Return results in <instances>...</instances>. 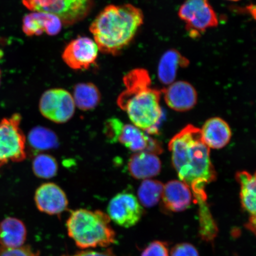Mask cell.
<instances>
[{"instance_id": "6da1fadb", "label": "cell", "mask_w": 256, "mask_h": 256, "mask_svg": "<svg viewBox=\"0 0 256 256\" xmlns=\"http://www.w3.org/2000/svg\"><path fill=\"white\" fill-rule=\"evenodd\" d=\"M168 149L178 178L190 188L199 204L200 234L204 238H212L218 230L207 204L206 188L216 180V174L200 130L188 124L172 138Z\"/></svg>"}, {"instance_id": "7a4b0ae2", "label": "cell", "mask_w": 256, "mask_h": 256, "mask_svg": "<svg viewBox=\"0 0 256 256\" xmlns=\"http://www.w3.org/2000/svg\"><path fill=\"white\" fill-rule=\"evenodd\" d=\"M123 81L126 89L118 97V105L134 126L146 134H158L162 117L160 105L162 91L152 88L149 73L142 68L128 72Z\"/></svg>"}, {"instance_id": "3957f363", "label": "cell", "mask_w": 256, "mask_h": 256, "mask_svg": "<svg viewBox=\"0 0 256 256\" xmlns=\"http://www.w3.org/2000/svg\"><path fill=\"white\" fill-rule=\"evenodd\" d=\"M144 20L142 11L135 6L108 5L96 16L90 31L101 52L116 56L133 40Z\"/></svg>"}, {"instance_id": "277c9868", "label": "cell", "mask_w": 256, "mask_h": 256, "mask_svg": "<svg viewBox=\"0 0 256 256\" xmlns=\"http://www.w3.org/2000/svg\"><path fill=\"white\" fill-rule=\"evenodd\" d=\"M66 227L69 236L80 248H106L116 242L110 218L101 210L72 211Z\"/></svg>"}, {"instance_id": "5b68a950", "label": "cell", "mask_w": 256, "mask_h": 256, "mask_svg": "<svg viewBox=\"0 0 256 256\" xmlns=\"http://www.w3.org/2000/svg\"><path fill=\"white\" fill-rule=\"evenodd\" d=\"M22 117L16 114L0 122V168L26 158V139L20 128Z\"/></svg>"}, {"instance_id": "8992f818", "label": "cell", "mask_w": 256, "mask_h": 256, "mask_svg": "<svg viewBox=\"0 0 256 256\" xmlns=\"http://www.w3.org/2000/svg\"><path fill=\"white\" fill-rule=\"evenodd\" d=\"M32 12H48L57 16L63 24L72 25L88 14L92 0H22Z\"/></svg>"}, {"instance_id": "52a82bcc", "label": "cell", "mask_w": 256, "mask_h": 256, "mask_svg": "<svg viewBox=\"0 0 256 256\" xmlns=\"http://www.w3.org/2000/svg\"><path fill=\"white\" fill-rule=\"evenodd\" d=\"M178 14L192 38L200 37L208 28L216 27L219 23L209 0H186Z\"/></svg>"}, {"instance_id": "ba28073f", "label": "cell", "mask_w": 256, "mask_h": 256, "mask_svg": "<svg viewBox=\"0 0 256 256\" xmlns=\"http://www.w3.org/2000/svg\"><path fill=\"white\" fill-rule=\"evenodd\" d=\"M76 104L72 95L63 88H52L44 92L40 100V114L56 124H64L72 119Z\"/></svg>"}, {"instance_id": "9c48e42d", "label": "cell", "mask_w": 256, "mask_h": 256, "mask_svg": "<svg viewBox=\"0 0 256 256\" xmlns=\"http://www.w3.org/2000/svg\"><path fill=\"white\" fill-rule=\"evenodd\" d=\"M110 220L124 228L135 226L143 216L144 210L136 196L128 192L115 195L108 206Z\"/></svg>"}, {"instance_id": "30bf717a", "label": "cell", "mask_w": 256, "mask_h": 256, "mask_svg": "<svg viewBox=\"0 0 256 256\" xmlns=\"http://www.w3.org/2000/svg\"><path fill=\"white\" fill-rule=\"evenodd\" d=\"M98 51L94 40L80 36L67 44L63 51L62 58L67 66L72 70H87L95 64Z\"/></svg>"}, {"instance_id": "8fae6325", "label": "cell", "mask_w": 256, "mask_h": 256, "mask_svg": "<svg viewBox=\"0 0 256 256\" xmlns=\"http://www.w3.org/2000/svg\"><path fill=\"white\" fill-rule=\"evenodd\" d=\"M34 200L38 210L49 215L62 214L68 206L65 192L54 183L40 186L35 192Z\"/></svg>"}, {"instance_id": "7c38bea8", "label": "cell", "mask_w": 256, "mask_h": 256, "mask_svg": "<svg viewBox=\"0 0 256 256\" xmlns=\"http://www.w3.org/2000/svg\"><path fill=\"white\" fill-rule=\"evenodd\" d=\"M162 90L166 103L172 110L188 111L194 108L197 103V92L190 82L184 81L174 82Z\"/></svg>"}, {"instance_id": "4fadbf2b", "label": "cell", "mask_w": 256, "mask_h": 256, "mask_svg": "<svg viewBox=\"0 0 256 256\" xmlns=\"http://www.w3.org/2000/svg\"><path fill=\"white\" fill-rule=\"evenodd\" d=\"M62 22L57 16L42 12H32L23 19L22 30L28 36H40L46 34L50 36L58 34Z\"/></svg>"}, {"instance_id": "5bb4252c", "label": "cell", "mask_w": 256, "mask_h": 256, "mask_svg": "<svg viewBox=\"0 0 256 256\" xmlns=\"http://www.w3.org/2000/svg\"><path fill=\"white\" fill-rule=\"evenodd\" d=\"M119 142L133 152H147L156 154L162 152L158 142L147 136L134 124H123L117 138Z\"/></svg>"}, {"instance_id": "9a60e30c", "label": "cell", "mask_w": 256, "mask_h": 256, "mask_svg": "<svg viewBox=\"0 0 256 256\" xmlns=\"http://www.w3.org/2000/svg\"><path fill=\"white\" fill-rule=\"evenodd\" d=\"M162 198L166 209L179 212L190 207L192 194L190 188L183 182L172 180L164 186Z\"/></svg>"}, {"instance_id": "2e32d148", "label": "cell", "mask_w": 256, "mask_h": 256, "mask_svg": "<svg viewBox=\"0 0 256 256\" xmlns=\"http://www.w3.org/2000/svg\"><path fill=\"white\" fill-rule=\"evenodd\" d=\"M128 167L133 178L146 180L159 174L161 172L162 163L154 153L137 152L130 156Z\"/></svg>"}, {"instance_id": "e0dca14e", "label": "cell", "mask_w": 256, "mask_h": 256, "mask_svg": "<svg viewBox=\"0 0 256 256\" xmlns=\"http://www.w3.org/2000/svg\"><path fill=\"white\" fill-rule=\"evenodd\" d=\"M200 132L204 142L210 149L224 148L229 143L232 136L228 124L220 118H210L206 120Z\"/></svg>"}, {"instance_id": "ac0fdd59", "label": "cell", "mask_w": 256, "mask_h": 256, "mask_svg": "<svg viewBox=\"0 0 256 256\" xmlns=\"http://www.w3.org/2000/svg\"><path fill=\"white\" fill-rule=\"evenodd\" d=\"M26 228L23 222L8 217L0 223V244L6 248L22 247L26 239Z\"/></svg>"}, {"instance_id": "d6986e66", "label": "cell", "mask_w": 256, "mask_h": 256, "mask_svg": "<svg viewBox=\"0 0 256 256\" xmlns=\"http://www.w3.org/2000/svg\"><path fill=\"white\" fill-rule=\"evenodd\" d=\"M190 62L178 51L168 50L162 57L158 67V76L160 82L170 85L174 82L177 72L180 67L187 66Z\"/></svg>"}, {"instance_id": "ffe728a7", "label": "cell", "mask_w": 256, "mask_h": 256, "mask_svg": "<svg viewBox=\"0 0 256 256\" xmlns=\"http://www.w3.org/2000/svg\"><path fill=\"white\" fill-rule=\"evenodd\" d=\"M236 177L240 186V198L242 208L250 217L256 216V174L239 172Z\"/></svg>"}, {"instance_id": "44dd1931", "label": "cell", "mask_w": 256, "mask_h": 256, "mask_svg": "<svg viewBox=\"0 0 256 256\" xmlns=\"http://www.w3.org/2000/svg\"><path fill=\"white\" fill-rule=\"evenodd\" d=\"M72 97L76 106L83 111L94 110L100 104L101 94L97 86L92 82H82L74 88Z\"/></svg>"}, {"instance_id": "7402d4cb", "label": "cell", "mask_w": 256, "mask_h": 256, "mask_svg": "<svg viewBox=\"0 0 256 256\" xmlns=\"http://www.w3.org/2000/svg\"><path fill=\"white\" fill-rule=\"evenodd\" d=\"M164 184L161 182L151 179L144 180L138 190V197L140 204L146 208L156 206L161 200Z\"/></svg>"}, {"instance_id": "603a6c76", "label": "cell", "mask_w": 256, "mask_h": 256, "mask_svg": "<svg viewBox=\"0 0 256 256\" xmlns=\"http://www.w3.org/2000/svg\"><path fill=\"white\" fill-rule=\"evenodd\" d=\"M28 142L32 148L37 150L52 149L56 148L58 144L55 132L42 126L35 127L30 131Z\"/></svg>"}, {"instance_id": "cb8c5ba5", "label": "cell", "mask_w": 256, "mask_h": 256, "mask_svg": "<svg viewBox=\"0 0 256 256\" xmlns=\"http://www.w3.org/2000/svg\"><path fill=\"white\" fill-rule=\"evenodd\" d=\"M56 160L46 154H40L35 156L32 163V168L37 177L49 179L55 177L58 172Z\"/></svg>"}, {"instance_id": "d4e9b609", "label": "cell", "mask_w": 256, "mask_h": 256, "mask_svg": "<svg viewBox=\"0 0 256 256\" xmlns=\"http://www.w3.org/2000/svg\"><path fill=\"white\" fill-rule=\"evenodd\" d=\"M124 124L117 118H110L104 124V134L110 142H116Z\"/></svg>"}, {"instance_id": "484cf974", "label": "cell", "mask_w": 256, "mask_h": 256, "mask_svg": "<svg viewBox=\"0 0 256 256\" xmlns=\"http://www.w3.org/2000/svg\"><path fill=\"white\" fill-rule=\"evenodd\" d=\"M142 256H169L168 244L162 242H153L144 249Z\"/></svg>"}, {"instance_id": "4316f807", "label": "cell", "mask_w": 256, "mask_h": 256, "mask_svg": "<svg viewBox=\"0 0 256 256\" xmlns=\"http://www.w3.org/2000/svg\"><path fill=\"white\" fill-rule=\"evenodd\" d=\"M170 256H200L194 246L190 243H180L172 248Z\"/></svg>"}, {"instance_id": "83f0119b", "label": "cell", "mask_w": 256, "mask_h": 256, "mask_svg": "<svg viewBox=\"0 0 256 256\" xmlns=\"http://www.w3.org/2000/svg\"><path fill=\"white\" fill-rule=\"evenodd\" d=\"M0 256H38L30 246L18 248H0Z\"/></svg>"}, {"instance_id": "f1b7e54d", "label": "cell", "mask_w": 256, "mask_h": 256, "mask_svg": "<svg viewBox=\"0 0 256 256\" xmlns=\"http://www.w3.org/2000/svg\"><path fill=\"white\" fill-rule=\"evenodd\" d=\"M62 256H116L112 250L110 248L103 252L96 251H82L76 252L73 255H66Z\"/></svg>"}, {"instance_id": "f546056e", "label": "cell", "mask_w": 256, "mask_h": 256, "mask_svg": "<svg viewBox=\"0 0 256 256\" xmlns=\"http://www.w3.org/2000/svg\"><path fill=\"white\" fill-rule=\"evenodd\" d=\"M246 228H248L252 233L256 232V216L250 217L248 222L246 225Z\"/></svg>"}, {"instance_id": "4dcf8cb0", "label": "cell", "mask_w": 256, "mask_h": 256, "mask_svg": "<svg viewBox=\"0 0 256 256\" xmlns=\"http://www.w3.org/2000/svg\"><path fill=\"white\" fill-rule=\"evenodd\" d=\"M1 82H2V71H1V70H0V84H1Z\"/></svg>"}, {"instance_id": "1f68e13d", "label": "cell", "mask_w": 256, "mask_h": 256, "mask_svg": "<svg viewBox=\"0 0 256 256\" xmlns=\"http://www.w3.org/2000/svg\"><path fill=\"white\" fill-rule=\"evenodd\" d=\"M228 1L230 2H238L240 0H228Z\"/></svg>"}]
</instances>
